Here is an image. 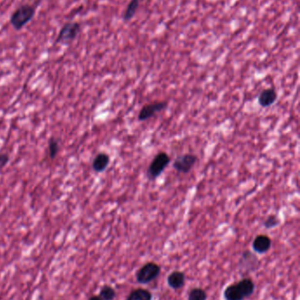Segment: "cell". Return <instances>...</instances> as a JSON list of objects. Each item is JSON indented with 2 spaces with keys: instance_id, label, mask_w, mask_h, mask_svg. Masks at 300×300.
<instances>
[{
  "instance_id": "ba28073f",
  "label": "cell",
  "mask_w": 300,
  "mask_h": 300,
  "mask_svg": "<svg viewBox=\"0 0 300 300\" xmlns=\"http://www.w3.org/2000/svg\"><path fill=\"white\" fill-rule=\"evenodd\" d=\"M278 99V92L274 88L265 89L260 93L258 103L262 107L267 108L271 106Z\"/></svg>"
},
{
  "instance_id": "52a82bcc",
  "label": "cell",
  "mask_w": 300,
  "mask_h": 300,
  "mask_svg": "<svg viewBox=\"0 0 300 300\" xmlns=\"http://www.w3.org/2000/svg\"><path fill=\"white\" fill-rule=\"evenodd\" d=\"M271 245H272V241L268 235L260 234L255 238L253 244H252V247L257 254H265L270 249Z\"/></svg>"
},
{
  "instance_id": "4fadbf2b",
  "label": "cell",
  "mask_w": 300,
  "mask_h": 300,
  "mask_svg": "<svg viewBox=\"0 0 300 300\" xmlns=\"http://www.w3.org/2000/svg\"><path fill=\"white\" fill-rule=\"evenodd\" d=\"M140 5V0H131L123 14V19L125 22L131 20L136 15V11Z\"/></svg>"
},
{
  "instance_id": "30bf717a",
  "label": "cell",
  "mask_w": 300,
  "mask_h": 300,
  "mask_svg": "<svg viewBox=\"0 0 300 300\" xmlns=\"http://www.w3.org/2000/svg\"><path fill=\"white\" fill-rule=\"evenodd\" d=\"M110 162V157L106 153H99L93 161V170L97 173L103 172Z\"/></svg>"
},
{
  "instance_id": "5bb4252c",
  "label": "cell",
  "mask_w": 300,
  "mask_h": 300,
  "mask_svg": "<svg viewBox=\"0 0 300 300\" xmlns=\"http://www.w3.org/2000/svg\"><path fill=\"white\" fill-rule=\"evenodd\" d=\"M127 300H152V294L148 290L138 288L130 293Z\"/></svg>"
},
{
  "instance_id": "9c48e42d",
  "label": "cell",
  "mask_w": 300,
  "mask_h": 300,
  "mask_svg": "<svg viewBox=\"0 0 300 300\" xmlns=\"http://www.w3.org/2000/svg\"><path fill=\"white\" fill-rule=\"evenodd\" d=\"M185 281H186L185 274L182 271H178V270L173 271L172 273L169 275L168 279H167L169 286L173 290L181 289L184 285Z\"/></svg>"
},
{
  "instance_id": "9a60e30c",
  "label": "cell",
  "mask_w": 300,
  "mask_h": 300,
  "mask_svg": "<svg viewBox=\"0 0 300 300\" xmlns=\"http://www.w3.org/2000/svg\"><path fill=\"white\" fill-rule=\"evenodd\" d=\"M99 296L102 300H114L116 297V291L110 285H103L100 288Z\"/></svg>"
},
{
  "instance_id": "3957f363",
  "label": "cell",
  "mask_w": 300,
  "mask_h": 300,
  "mask_svg": "<svg viewBox=\"0 0 300 300\" xmlns=\"http://www.w3.org/2000/svg\"><path fill=\"white\" fill-rule=\"evenodd\" d=\"M171 158L166 152H159L155 156L147 170V178L150 181L157 179L169 166Z\"/></svg>"
},
{
  "instance_id": "277c9868",
  "label": "cell",
  "mask_w": 300,
  "mask_h": 300,
  "mask_svg": "<svg viewBox=\"0 0 300 300\" xmlns=\"http://www.w3.org/2000/svg\"><path fill=\"white\" fill-rule=\"evenodd\" d=\"M160 271L161 268L159 265L155 263H147L136 271V282L141 284H146L152 282L159 277Z\"/></svg>"
},
{
  "instance_id": "e0dca14e",
  "label": "cell",
  "mask_w": 300,
  "mask_h": 300,
  "mask_svg": "<svg viewBox=\"0 0 300 300\" xmlns=\"http://www.w3.org/2000/svg\"><path fill=\"white\" fill-rule=\"evenodd\" d=\"M207 293L201 288L192 289L188 297V300H207Z\"/></svg>"
},
{
  "instance_id": "7c38bea8",
  "label": "cell",
  "mask_w": 300,
  "mask_h": 300,
  "mask_svg": "<svg viewBox=\"0 0 300 300\" xmlns=\"http://www.w3.org/2000/svg\"><path fill=\"white\" fill-rule=\"evenodd\" d=\"M224 299L225 300H243L245 298L242 295L236 283L226 287L224 291Z\"/></svg>"
},
{
  "instance_id": "7a4b0ae2",
  "label": "cell",
  "mask_w": 300,
  "mask_h": 300,
  "mask_svg": "<svg viewBox=\"0 0 300 300\" xmlns=\"http://www.w3.org/2000/svg\"><path fill=\"white\" fill-rule=\"evenodd\" d=\"M81 30L82 26L79 22L71 21L65 23L64 26L61 27L55 42L56 44L68 45L77 39V36L81 33Z\"/></svg>"
},
{
  "instance_id": "8fae6325",
  "label": "cell",
  "mask_w": 300,
  "mask_h": 300,
  "mask_svg": "<svg viewBox=\"0 0 300 300\" xmlns=\"http://www.w3.org/2000/svg\"><path fill=\"white\" fill-rule=\"evenodd\" d=\"M244 298H249L254 293L255 284L251 278H243L236 283Z\"/></svg>"
},
{
  "instance_id": "ffe728a7",
  "label": "cell",
  "mask_w": 300,
  "mask_h": 300,
  "mask_svg": "<svg viewBox=\"0 0 300 300\" xmlns=\"http://www.w3.org/2000/svg\"><path fill=\"white\" fill-rule=\"evenodd\" d=\"M88 300H102L99 295L92 296Z\"/></svg>"
},
{
  "instance_id": "ac0fdd59",
  "label": "cell",
  "mask_w": 300,
  "mask_h": 300,
  "mask_svg": "<svg viewBox=\"0 0 300 300\" xmlns=\"http://www.w3.org/2000/svg\"><path fill=\"white\" fill-rule=\"evenodd\" d=\"M280 224V220L278 216L272 214L268 216V218L263 221V227L265 229H271L278 227Z\"/></svg>"
},
{
  "instance_id": "d6986e66",
  "label": "cell",
  "mask_w": 300,
  "mask_h": 300,
  "mask_svg": "<svg viewBox=\"0 0 300 300\" xmlns=\"http://www.w3.org/2000/svg\"><path fill=\"white\" fill-rule=\"evenodd\" d=\"M9 161V156L7 154L0 153V168H4Z\"/></svg>"
},
{
  "instance_id": "6da1fadb",
  "label": "cell",
  "mask_w": 300,
  "mask_h": 300,
  "mask_svg": "<svg viewBox=\"0 0 300 300\" xmlns=\"http://www.w3.org/2000/svg\"><path fill=\"white\" fill-rule=\"evenodd\" d=\"M37 5L31 4H23L19 5L10 17V24L14 30L20 31L32 21L36 16Z\"/></svg>"
},
{
  "instance_id": "8992f818",
  "label": "cell",
  "mask_w": 300,
  "mask_h": 300,
  "mask_svg": "<svg viewBox=\"0 0 300 300\" xmlns=\"http://www.w3.org/2000/svg\"><path fill=\"white\" fill-rule=\"evenodd\" d=\"M169 106L168 101H158L153 103L148 104L143 106L138 113V121H148L150 118L154 116L158 112H162Z\"/></svg>"
},
{
  "instance_id": "5b68a950",
  "label": "cell",
  "mask_w": 300,
  "mask_h": 300,
  "mask_svg": "<svg viewBox=\"0 0 300 300\" xmlns=\"http://www.w3.org/2000/svg\"><path fill=\"white\" fill-rule=\"evenodd\" d=\"M198 160V157L193 154H184L173 161V168L179 173L187 174L190 171Z\"/></svg>"
},
{
  "instance_id": "2e32d148",
  "label": "cell",
  "mask_w": 300,
  "mask_h": 300,
  "mask_svg": "<svg viewBox=\"0 0 300 300\" xmlns=\"http://www.w3.org/2000/svg\"><path fill=\"white\" fill-rule=\"evenodd\" d=\"M59 151V141L56 138H50L48 144V154L50 159H55Z\"/></svg>"
}]
</instances>
